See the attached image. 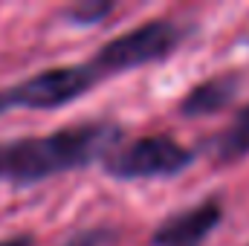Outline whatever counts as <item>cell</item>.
I'll return each mask as SVG.
<instances>
[{"mask_svg":"<svg viewBox=\"0 0 249 246\" xmlns=\"http://www.w3.org/2000/svg\"><path fill=\"white\" fill-rule=\"evenodd\" d=\"M124 127L116 119L64 124L44 136H15L0 139V183L35 185L55 174L78 171L122 145Z\"/></svg>","mask_w":249,"mask_h":246,"instance_id":"1","label":"cell"},{"mask_svg":"<svg viewBox=\"0 0 249 246\" xmlns=\"http://www.w3.org/2000/svg\"><path fill=\"white\" fill-rule=\"evenodd\" d=\"M188 35H191V26L174 18H151L122 35L105 41L102 50L90 58V64L102 72V78L122 75L130 70L171 58L188 41Z\"/></svg>","mask_w":249,"mask_h":246,"instance_id":"2","label":"cell"},{"mask_svg":"<svg viewBox=\"0 0 249 246\" xmlns=\"http://www.w3.org/2000/svg\"><path fill=\"white\" fill-rule=\"evenodd\" d=\"M194 159H197V151L177 142L174 136L148 133V136H136L130 142H122L119 148H113L105 157L102 171L122 183L165 180V177H177L186 168H191Z\"/></svg>","mask_w":249,"mask_h":246,"instance_id":"3","label":"cell"},{"mask_svg":"<svg viewBox=\"0 0 249 246\" xmlns=\"http://www.w3.org/2000/svg\"><path fill=\"white\" fill-rule=\"evenodd\" d=\"M102 78V72L90 64H58L47 67L12 87H6L9 107H29V110H58L70 102L87 96Z\"/></svg>","mask_w":249,"mask_h":246,"instance_id":"4","label":"cell"},{"mask_svg":"<svg viewBox=\"0 0 249 246\" xmlns=\"http://www.w3.org/2000/svg\"><path fill=\"white\" fill-rule=\"evenodd\" d=\"M223 220V200L217 194L168 214L151 235V246H200Z\"/></svg>","mask_w":249,"mask_h":246,"instance_id":"5","label":"cell"},{"mask_svg":"<svg viewBox=\"0 0 249 246\" xmlns=\"http://www.w3.org/2000/svg\"><path fill=\"white\" fill-rule=\"evenodd\" d=\"M241 84H244V75L238 70H226V72L209 75V78L197 81L177 102V113L186 116V119H203V116L220 113L238 99Z\"/></svg>","mask_w":249,"mask_h":246,"instance_id":"6","label":"cell"},{"mask_svg":"<svg viewBox=\"0 0 249 246\" xmlns=\"http://www.w3.org/2000/svg\"><path fill=\"white\" fill-rule=\"evenodd\" d=\"M203 151L209 154V159L214 165H232L249 157V105H244L235 119L226 124L220 133H214L212 139H206Z\"/></svg>","mask_w":249,"mask_h":246,"instance_id":"7","label":"cell"},{"mask_svg":"<svg viewBox=\"0 0 249 246\" xmlns=\"http://www.w3.org/2000/svg\"><path fill=\"white\" fill-rule=\"evenodd\" d=\"M113 12H116V3H110V0H81V3L64 6L58 18L67 20L70 26H96V23L107 20Z\"/></svg>","mask_w":249,"mask_h":246,"instance_id":"8","label":"cell"},{"mask_svg":"<svg viewBox=\"0 0 249 246\" xmlns=\"http://www.w3.org/2000/svg\"><path fill=\"white\" fill-rule=\"evenodd\" d=\"M116 238V229L110 226H87V229H75L61 246H105Z\"/></svg>","mask_w":249,"mask_h":246,"instance_id":"9","label":"cell"},{"mask_svg":"<svg viewBox=\"0 0 249 246\" xmlns=\"http://www.w3.org/2000/svg\"><path fill=\"white\" fill-rule=\"evenodd\" d=\"M32 235H9V238H0V246H32Z\"/></svg>","mask_w":249,"mask_h":246,"instance_id":"10","label":"cell"},{"mask_svg":"<svg viewBox=\"0 0 249 246\" xmlns=\"http://www.w3.org/2000/svg\"><path fill=\"white\" fill-rule=\"evenodd\" d=\"M9 110V99H6V90H0V113Z\"/></svg>","mask_w":249,"mask_h":246,"instance_id":"11","label":"cell"},{"mask_svg":"<svg viewBox=\"0 0 249 246\" xmlns=\"http://www.w3.org/2000/svg\"><path fill=\"white\" fill-rule=\"evenodd\" d=\"M247 246H249V244H247Z\"/></svg>","mask_w":249,"mask_h":246,"instance_id":"12","label":"cell"}]
</instances>
